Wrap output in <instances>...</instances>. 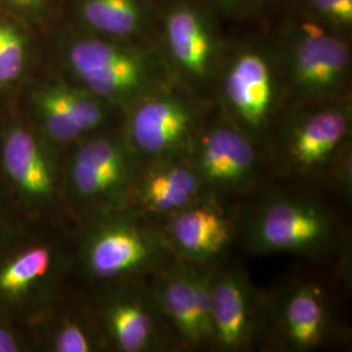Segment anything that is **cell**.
I'll list each match as a JSON object with an SVG mask.
<instances>
[{"mask_svg":"<svg viewBox=\"0 0 352 352\" xmlns=\"http://www.w3.org/2000/svg\"><path fill=\"white\" fill-rule=\"evenodd\" d=\"M351 101L322 102L286 109L279 126L277 154L291 174L318 176L351 138Z\"/></svg>","mask_w":352,"mask_h":352,"instance_id":"cell-7","label":"cell"},{"mask_svg":"<svg viewBox=\"0 0 352 352\" xmlns=\"http://www.w3.org/2000/svg\"><path fill=\"white\" fill-rule=\"evenodd\" d=\"M166 219L164 238L176 257L186 263L206 265L226 251L232 241V219L212 195Z\"/></svg>","mask_w":352,"mask_h":352,"instance_id":"cell-12","label":"cell"},{"mask_svg":"<svg viewBox=\"0 0 352 352\" xmlns=\"http://www.w3.org/2000/svg\"><path fill=\"white\" fill-rule=\"evenodd\" d=\"M65 62L81 88L126 110L151 89L174 78L158 46L98 34L74 39Z\"/></svg>","mask_w":352,"mask_h":352,"instance_id":"cell-2","label":"cell"},{"mask_svg":"<svg viewBox=\"0 0 352 352\" xmlns=\"http://www.w3.org/2000/svg\"><path fill=\"white\" fill-rule=\"evenodd\" d=\"M282 0H252V8H260L264 10L266 7H274L278 3H280Z\"/></svg>","mask_w":352,"mask_h":352,"instance_id":"cell-27","label":"cell"},{"mask_svg":"<svg viewBox=\"0 0 352 352\" xmlns=\"http://www.w3.org/2000/svg\"><path fill=\"white\" fill-rule=\"evenodd\" d=\"M302 12L327 28L351 37L352 0H304Z\"/></svg>","mask_w":352,"mask_h":352,"instance_id":"cell-23","label":"cell"},{"mask_svg":"<svg viewBox=\"0 0 352 352\" xmlns=\"http://www.w3.org/2000/svg\"><path fill=\"white\" fill-rule=\"evenodd\" d=\"M25 41L14 26L0 20V87L16 81L25 67Z\"/></svg>","mask_w":352,"mask_h":352,"instance_id":"cell-22","label":"cell"},{"mask_svg":"<svg viewBox=\"0 0 352 352\" xmlns=\"http://www.w3.org/2000/svg\"><path fill=\"white\" fill-rule=\"evenodd\" d=\"M337 223L311 199L277 195L266 199L252 217L248 243L258 253H317L336 238Z\"/></svg>","mask_w":352,"mask_h":352,"instance_id":"cell-9","label":"cell"},{"mask_svg":"<svg viewBox=\"0 0 352 352\" xmlns=\"http://www.w3.org/2000/svg\"><path fill=\"white\" fill-rule=\"evenodd\" d=\"M47 342L55 352L97 351L100 346L93 327L76 316L59 318L51 327Z\"/></svg>","mask_w":352,"mask_h":352,"instance_id":"cell-21","label":"cell"},{"mask_svg":"<svg viewBox=\"0 0 352 352\" xmlns=\"http://www.w3.org/2000/svg\"><path fill=\"white\" fill-rule=\"evenodd\" d=\"M126 142L145 164L188 154L205 120L197 94L171 78L126 110Z\"/></svg>","mask_w":352,"mask_h":352,"instance_id":"cell-5","label":"cell"},{"mask_svg":"<svg viewBox=\"0 0 352 352\" xmlns=\"http://www.w3.org/2000/svg\"><path fill=\"white\" fill-rule=\"evenodd\" d=\"M59 257L38 241L14 248L0 258V302L21 308L42 299L58 273Z\"/></svg>","mask_w":352,"mask_h":352,"instance_id":"cell-18","label":"cell"},{"mask_svg":"<svg viewBox=\"0 0 352 352\" xmlns=\"http://www.w3.org/2000/svg\"><path fill=\"white\" fill-rule=\"evenodd\" d=\"M3 170L13 188L25 201L42 206L54 200L58 171L49 148L32 131L12 126L1 146Z\"/></svg>","mask_w":352,"mask_h":352,"instance_id":"cell-15","label":"cell"},{"mask_svg":"<svg viewBox=\"0 0 352 352\" xmlns=\"http://www.w3.org/2000/svg\"><path fill=\"white\" fill-rule=\"evenodd\" d=\"M160 21L158 47L176 81L196 94L215 82L227 50L209 10L196 0H173Z\"/></svg>","mask_w":352,"mask_h":352,"instance_id":"cell-6","label":"cell"},{"mask_svg":"<svg viewBox=\"0 0 352 352\" xmlns=\"http://www.w3.org/2000/svg\"><path fill=\"white\" fill-rule=\"evenodd\" d=\"M222 113L254 140L269 132L283 110L274 50L260 43L227 52L217 77Z\"/></svg>","mask_w":352,"mask_h":352,"instance_id":"cell-4","label":"cell"},{"mask_svg":"<svg viewBox=\"0 0 352 352\" xmlns=\"http://www.w3.org/2000/svg\"><path fill=\"white\" fill-rule=\"evenodd\" d=\"M77 12L102 37L153 43L158 34L160 16L151 0H77Z\"/></svg>","mask_w":352,"mask_h":352,"instance_id":"cell-19","label":"cell"},{"mask_svg":"<svg viewBox=\"0 0 352 352\" xmlns=\"http://www.w3.org/2000/svg\"><path fill=\"white\" fill-rule=\"evenodd\" d=\"M8 3H11L16 7H20V8L42 10L50 3V0H8Z\"/></svg>","mask_w":352,"mask_h":352,"instance_id":"cell-26","label":"cell"},{"mask_svg":"<svg viewBox=\"0 0 352 352\" xmlns=\"http://www.w3.org/2000/svg\"><path fill=\"white\" fill-rule=\"evenodd\" d=\"M218 12L230 17L240 16L252 8V0H208Z\"/></svg>","mask_w":352,"mask_h":352,"instance_id":"cell-25","label":"cell"},{"mask_svg":"<svg viewBox=\"0 0 352 352\" xmlns=\"http://www.w3.org/2000/svg\"><path fill=\"white\" fill-rule=\"evenodd\" d=\"M188 158L212 196L215 192L247 188L260 167L254 139L223 113L213 122L204 120L190 145Z\"/></svg>","mask_w":352,"mask_h":352,"instance_id":"cell-10","label":"cell"},{"mask_svg":"<svg viewBox=\"0 0 352 352\" xmlns=\"http://www.w3.org/2000/svg\"><path fill=\"white\" fill-rule=\"evenodd\" d=\"M213 347L240 351L251 344L256 329L251 287L236 270L213 273L212 278Z\"/></svg>","mask_w":352,"mask_h":352,"instance_id":"cell-17","label":"cell"},{"mask_svg":"<svg viewBox=\"0 0 352 352\" xmlns=\"http://www.w3.org/2000/svg\"><path fill=\"white\" fill-rule=\"evenodd\" d=\"M208 195L188 154H183L142 166L126 208L149 219L168 218Z\"/></svg>","mask_w":352,"mask_h":352,"instance_id":"cell-11","label":"cell"},{"mask_svg":"<svg viewBox=\"0 0 352 352\" xmlns=\"http://www.w3.org/2000/svg\"><path fill=\"white\" fill-rule=\"evenodd\" d=\"M149 222L131 208L100 213L82 240L81 257L89 276L101 282L133 283L175 261L164 232Z\"/></svg>","mask_w":352,"mask_h":352,"instance_id":"cell-3","label":"cell"},{"mask_svg":"<svg viewBox=\"0 0 352 352\" xmlns=\"http://www.w3.org/2000/svg\"><path fill=\"white\" fill-rule=\"evenodd\" d=\"M25 342L12 327L0 320V352L25 351Z\"/></svg>","mask_w":352,"mask_h":352,"instance_id":"cell-24","label":"cell"},{"mask_svg":"<svg viewBox=\"0 0 352 352\" xmlns=\"http://www.w3.org/2000/svg\"><path fill=\"white\" fill-rule=\"evenodd\" d=\"M277 327L282 340L295 351H308L324 344L330 330L324 294L311 285L289 291L278 307Z\"/></svg>","mask_w":352,"mask_h":352,"instance_id":"cell-20","label":"cell"},{"mask_svg":"<svg viewBox=\"0 0 352 352\" xmlns=\"http://www.w3.org/2000/svg\"><path fill=\"white\" fill-rule=\"evenodd\" d=\"M33 102L46 135L59 144L80 141L107 120V103L80 85L42 87L34 91Z\"/></svg>","mask_w":352,"mask_h":352,"instance_id":"cell-13","label":"cell"},{"mask_svg":"<svg viewBox=\"0 0 352 352\" xmlns=\"http://www.w3.org/2000/svg\"><path fill=\"white\" fill-rule=\"evenodd\" d=\"M104 337L122 352L161 350L167 344V325L158 314L151 294L120 289L104 302L100 315Z\"/></svg>","mask_w":352,"mask_h":352,"instance_id":"cell-14","label":"cell"},{"mask_svg":"<svg viewBox=\"0 0 352 352\" xmlns=\"http://www.w3.org/2000/svg\"><path fill=\"white\" fill-rule=\"evenodd\" d=\"M7 1H8V0H7Z\"/></svg>","mask_w":352,"mask_h":352,"instance_id":"cell-28","label":"cell"},{"mask_svg":"<svg viewBox=\"0 0 352 352\" xmlns=\"http://www.w3.org/2000/svg\"><path fill=\"white\" fill-rule=\"evenodd\" d=\"M154 277L151 298L164 324L189 349L213 346L199 314L188 264L176 258Z\"/></svg>","mask_w":352,"mask_h":352,"instance_id":"cell-16","label":"cell"},{"mask_svg":"<svg viewBox=\"0 0 352 352\" xmlns=\"http://www.w3.org/2000/svg\"><path fill=\"white\" fill-rule=\"evenodd\" d=\"M142 166L126 138H84L69 162V190L76 201L94 212L123 209Z\"/></svg>","mask_w":352,"mask_h":352,"instance_id":"cell-8","label":"cell"},{"mask_svg":"<svg viewBox=\"0 0 352 352\" xmlns=\"http://www.w3.org/2000/svg\"><path fill=\"white\" fill-rule=\"evenodd\" d=\"M283 110L350 98V37L298 12L283 25L274 49Z\"/></svg>","mask_w":352,"mask_h":352,"instance_id":"cell-1","label":"cell"}]
</instances>
